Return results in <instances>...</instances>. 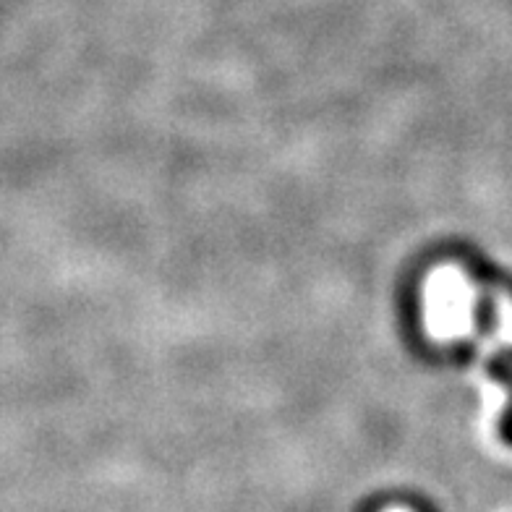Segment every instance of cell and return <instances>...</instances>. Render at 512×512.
I'll return each instance as SVG.
<instances>
[{
	"instance_id": "6da1fadb",
	"label": "cell",
	"mask_w": 512,
	"mask_h": 512,
	"mask_svg": "<svg viewBox=\"0 0 512 512\" xmlns=\"http://www.w3.org/2000/svg\"><path fill=\"white\" fill-rule=\"evenodd\" d=\"M489 374H492L494 382L505 384L507 392H510V403H507L505 413H502L499 434H502V439L512 447V348L494 353L492 361H489Z\"/></svg>"
}]
</instances>
